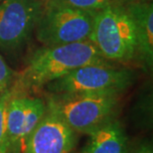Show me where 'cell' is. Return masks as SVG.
<instances>
[{"label": "cell", "instance_id": "6da1fadb", "mask_svg": "<svg viewBox=\"0 0 153 153\" xmlns=\"http://www.w3.org/2000/svg\"><path fill=\"white\" fill-rule=\"evenodd\" d=\"M108 64L90 40L46 47L33 54L27 66L15 79V93L38 91L52 81L88 65Z\"/></svg>", "mask_w": 153, "mask_h": 153}, {"label": "cell", "instance_id": "7a4b0ae2", "mask_svg": "<svg viewBox=\"0 0 153 153\" xmlns=\"http://www.w3.org/2000/svg\"><path fill=\"white\" fill-rule=\"evenodd\" d=\"M120 96L111 93L51 94L46 103L76 133L88 135L115 119Z\"/></svg>", "mask_w": 153, "mask_h": 153}, {"label": "cell", "instance_id": "3957f363", "mask_svg": "<svg viewBox=\"0 0 153 153\" xmlns=\"http://www.w3.org/2000/svg\"><path fill=\"white\" fill-rule=\"evenodd\" d=\"M88 40L106 61L124 63L134 59L135 27L126 4L111 5L97 11Z\"/></svg>", "mask_w": 153, "mask_h": 153}, {"label": "cell", "instance_id": "277c9868", "mask_svg": "<svg viewBox=\"0 0 153 153\" xmlns=\"http://www.w3.org/2000/svg\"><path fill=\"white\" fill-rule=\"evenodd\" d=\"M96 12L48 0L35 27L37 40L45 47L88 40L94 27Z\"/></svg>", "mask_w": 153, "mask_h": 153}, {"label": "cell", "instance_id": "5b68a950", "mask_svg": "<svg viewBox=\"0 0 153 153\" xmlns=\"http://www.w3.org/2000/svg\"><path fill=\"white\" fill-rule=\"evenodd\" d=\"M132 70L109 64L81 67L45 85L51 94H122L133 84Z\"/></svg>", "mask_w": 153, "mask_h": 153}, {"label": "cell", "instance_id": "8992f818", "mask_svg": "<svg viewBox=\"0 0 153 153\" xmlns=\"http://www.w3.org/2000/svg\"><path fill=\"white\" fill-rule=\"evenodd\" d=\"M43 10L42 0L0 1V47L14 50L35 30Z\"/></svg>", "mask_w": 153, "mask_h": 153}, {"label": "cell", "instance_id": "52a82bcc", "mask_svg": "<svg viewBox=\"0 0 153 153\" xmlns=\"http://www.w3.org/2000/svg\"><path fill=\"white\" fill-rule=\"evenodd\" d=\"M78 133L47 106L46 112L23 143V153H73Z\"/></svg>", "mask_w": 153, "mask_h": 153}, {"label": "cell", "instance_id": "ba28073f", "mask_svg": "<svg viewBox=\"0 0 153 153\" xmlns=\"http://www.w3.org/2000/svg\"><path fill=\"white\" fill-rule=\"evenodd\" d=\"M135 27L136 56L147 69L153 63V6L148 1L126 3Z\"/></svg>", "mask_w": 153, "mask_h": 153}, {"label": "cell", "instance_id": "9c48e42d", "mask_svg": "<svg viewBox=\"0 0 153 153\" xmlns=\"http://www.w3.org/2000/svg\"><path fill=\"white\" fill-rule=\"evenodd\" d=\"M82 153H126L127 136L117 119L108 121L88 134Z\"/></svg>", "mask_w": 153, "mask_h": 153}, {"label": "cell", "instance_id": "30bf717a", "mask_svg": "<svg viewBox=\"0 0 153 153\" xmlns=\"http://www.w3.org/2000/svg\"><path fill=\"white\" fill-rule=\"evenodd\" d=\"M27 94L15 93L9 99L6 108V127L10 153H21L24 143Z\"/></svg>", "mask_w": 153, "mask_h": 153}, {"label": "cell", "instance_id": "8fae6325", "mask_svg": "<svg viewBox=\"0 0 153 153\" xmlns=\"http://www.w3.org/2000/svg\"><path fill=\"white\" fill-rule=\"evenodd\" d=\"M69 7L87 11H99L111 5L126 4V0H50Z\"/></svg>", "mask_w": 153, "mask_h": 153}, {"label": "cell", "instance_id": "7c38bea8", "mask_svg": "<svg viewBox=\"0 0 153 153\" xmlns=\"http://www.w3.org/2000/svg\"><path fill=\"white\" fill-rule=\"evenodd\" d=\"M11 96V88L0 93V153H10L6 127V108Z\"/></svg>", "mask_w": 153, "mask_h": 153}, {"label": "cell", "instance_id": "4fadbf2b", "mask_svg": "<svg viewBox=\"0 0 153 153\" xmlns=\"http://www.w3.org/2000/svg\"><path fill=\"white\" fill-rule=\"evenodd\" d=\"M13 76V71L9 68V66L0 55V93L11 88L10 85L14 79Z\"/></svg>", "mask_w": 153, "mask_h": 153}, {"label": "cell", "instance_id": "5bb4252c", "mask_svg": "<svg viewBox=\"0 0 153 153\" xmlns=\"http://www.w3.org/2000/svg\"><path fill=\"white\" fill-rule=\"evenodd\" d=\"M126 153H153L152 144L149 141H141Z\"/></svg>", "mask_w": 153, "mask_h": 153}, {"label": "cell", "instance_id": "9a60e30c", "mask_svg": "<svg viewBox=\"0 0 153 153\" xmlns=\"http://www.w3.org/2000/svg\"><path fill=\"white\" fill-rule=\"evenodd\" d=\"M127 2H133V1H148V0H126Z\"/></svg>", "mask_w": 153, "mask_h": 153}, {"label": "cell", "instance_id": "2e32d148", "mask_svg": "<svg viewBox=\"0 0 153 153\" xmlns=\"http://www.w3.org/2000/svg\"><path fill=\"white\" fill-rule=\"evenodd\" d=\"M0 1H1V0H0Z\"/></svg>", "mask_w": 153, "mask_h": 153}]
</instances>
